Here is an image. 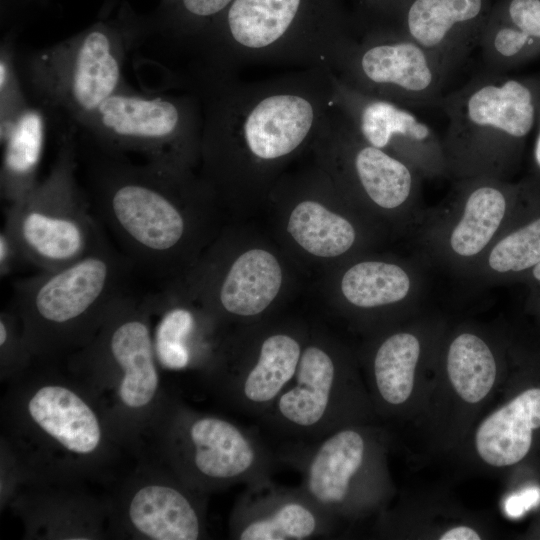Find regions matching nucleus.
<instances>
[{
	"label": "nucleus",
	"mask_w": 540,
	"mask_h": 540,
	"mask_svg": "<svg viewBox=\"0 0 540 540\" xmlns=\"http://www.w3.org/2000/svg\"><path fill=\"white\" fill-rule=\"evenodd\" d=\"M540 262V218L512 232L492 249L490 267L497 272L522 271Z\"/></svg>",
	"instance_id": "2f4dec72"
},
{
	"label": "nucleus",
	"mask_w": 540,
	"mask_h": 540,
	"mask_svg": "<svg viewBox=\"0 0 540 540\" xmlns=\"http://www.w3.org/2000/svg\"><path fill=\"white\" fill-rule=\"evenodd\" d=\"M158 426L171 472L204 494L271 480L280 463L256 431L219 415L170 403Z\"/></svg>",
	"instance_id": "1a4fd4ad"
},
{
	"label": "nucleus",
	"mask_w": 540,
	"mask_h": 540,
	"mask_svg": "<svg viewBox=\"0 0 540 540\" xmlns=\"http://www.w3.org/2000/svg\"><path fill=\"white\" fill-rule=\"evenodd\" d=\"M171 472V471H170ZM204 493L173 472L136 481L126 492L121 518L136 538L197 540L207 535Z\"/></svg>",
	"instance_id": "f3484780"
},
{
	"label": "nucleus",
	"mask_w": 540,
	"mask_h": 540,
	"mask_svg": "<svg viewBox=\"0 0 540 540\" xmlns=\"http://www.w3.org/2000/svg\"><path fill=\"white\" fill-rule=\"evenodd\" d=\"M447 372L460 398L468 403H478L495 383L496 363L491 350L481 338L463 333L449 347Z\"/></svg>",
	"instance_id": "cd10ccee"
},
{
	"label": "nucleus",
	"mask_w": 540,
	"mask_h": 540,
	"mask_svg": "<svg viewBox=\"0 0 540 540\" xmlns=\"http://www.w3.org/2000/svg\"><path fill=\"white\" fill-rule=\"evenodd\" d=\"M333 103L352 122L370 145L382 149L396 147L407 152L439 150L434 130L410 108L374 97L351 87L333 71Z\"/></svg>",
	"instance_id": "6ab92c4d"
},
{
	"label": "nucleus",
	"mask_w": 540,
	"mask_h": 540,
	"mask_svg": "<svg viewBox=\"0 0 540 540\" xmlns=\"http://www.w3.org/2000/svg\"><path fill=\"white\" fill-rule=\"evenodd\" d=\"M147 299L157 320L153 342L159 365L169 370L198 367L202 361L198 317L187 307L171 304L166 293L148 295Z\"/></svg>",
	"instance_id": "393cba45"
},
{
	"label": "nucleus",
	"mask_w": 540,
	"mask_h": 540,
	"mask_svg": "<svg viewBox=\"0 0 540 540\" xmlns=\"http://www.w3.org/2000/svg\"><path fill=\"white\" fill-rule=\"evenodd\" d=\"M47 114L31 102L21 111L10 131L1 139V198L14 203L39 183L38 173L43 157Z\"/></svg>",
	"instance_id": "4be33fe9"
},
{
	"label": "nucleus",
	"mask_w": 540,
	"mask_h": 540,
	"mask_svg": "<svg viewBox=\"0 0 540 540\" xmlns=\"http://www.w3.org/2000/svg\"><path fill=\"white\" fill-rule=\"evenodd\" d=\"M282 270L277 259L262 249L241 254L230 266L218 290L223 311L238 317L262 313L277 296Z\"/></svg>",
	"instance_id": "b1692460"
},
{
	"label": "nucleus",
	"mask_w": 540,
	"mask_h": 540,
	"mask_svg": "<svg viewBox=\"0 0 540 540\" xmlns=\"http://www.w3.org/2000/svg\"><path fill=\"white\" fill-rule=\"evenodd\" d=\"M535 128L537 129L535 145H534V159L537 166L540 168V102L537 112V120Z\"/></svg>",
	"instance_id": "58836bf2"
},
{
	"label": "nucleus",
	"mask_w": 540,
	"mask_h": 540,
	"mask_svg": "<svg viewBox=\"0 0 540 540\" xmlns=\"http://www.w3.org/2000/svg\"><path fill=\"white\" fill-rule=\"evenodd\" d=\"M203 112L199 97L145 94L126 83L76 127L95 148L135 153L144 161L188 169L201 152Z\"/></svg>",
	"instance_id": "6e6552de"
},
{
	"label": "nucleus",
	"mask_w": 540,
	"mask_h": 540,
	"mask_svg": "<svg viewBox=\"0 0 540 540\" xmlns=\"http://www.w3.org/2000/svg\"><path fill=\"white\" fill-rule=\"evenodd\" d=\"M491 14L540 42V0H504Z\"/></svg>",
	"instance_id": "f704fd0d"
},
{
	"label": "nucleus",
	"mask_w": 540,
	"mask_h": 540,
	"mask_svg": "<svg viewBox=\"0 0 540 540\" xmlns=\"http://www.w3.org/2000/svg\"><path fill=\"white\" fill-rule=\"evenodd\" d=\"M375 12L396 16L406 0H363Z\"/></svg>",
	"instance_id": "e433bc0d"
},
{
	"label": "nucleus",
	"mask_w": 540,
	"mask_h": 540,
	"mask_svg": "<svg viewBox=\"0 0 540 540\" xmlns=\"http://www.w3.org/2000/svg\"><path fill=\"white\" fill-rule=\"evenodd\" d=\"M147 296H122L94 337L71 354L74 371L87 382L112 432L132 435L156 413L163 416L160 375Z\"/></svg>",
	"instance_id": "423d86ee"
},
{
	"label": "nucleus",
	"mask_w": 540,
	"mask_h": 540,
	"mask_svg": "<svg viewBox=\"0 0 540 540\" xmlns=\"http://www.w3.org/2000/svg\"><path fill=\"white\" fill-rule=\"evenodd\" d=\"M410 281L397 265L384 262H361L344 274L341 289L353 305L372 308L402 300L408 293Z\"/></svg>",
	"instance_id": "c756f323"
},
{
	"label": "nucleus",
	"mask_w": 540,
	"mask_h": 540,
	"mask_svg": "<svg viewBox=\"0 0 540 540\" xmlns=\"http://www.w3.org/2000/svg\"><path fill=\"white\" fill-rule=\"evenodd\" d=\"M188 91L201 101V153L216 178L240 154L271 163L314 139L333 104V70L311 66L253 82L234 76Z\"/></svg>",
	"instance_id": "f257e3e1"
},
{
	"label": "nucleus",
	"mask_w": 540,
	"mask_h": 540,
	"mask_svg": "<svg viewBox=\"0 0 540 540\" xmlns=\"http://www.w3.org/2000/svg\"><path fill=\"white\" fill-rule=\"evenodd\" d=\"M145 38V15L123 3L115 17L101 19L56 44L17 55L29 101L69 127L92 114L124 84L125 61Z\"/></svg>",
	"instance_id": "39448f33"
},
{
	"label": "nucleus",
	"mask_w": 540,
	"mask_h": 540,
	"mask_svg": "<svg viewBox=\"0 0 540 540\" xmlns=\"http://www.w3.org/2000/svg\"><path fill=\"white\" fill-rule=\"evenodd\" d=\"M132 261L106 236L86 255L14 282V307L34 358L73 354L125 294Z\"/></svg>",
	"instance_id": "20e7f679"
},
{
	"label": "nucleus",
	"mask_w": 540,
	"mask_h": 540,
	"mask_svg": "<svg viewBox=\"0 0 540 540\" xmlns=\"http://www.w3.org/2000/svg\"><path fill=\"white\" fill-rule=\"evenodd\" d=\"M506 198L492 185H481L468 196L463 217L451 235V247L459 255L473 256L490 241L504 217Z\"/></svg>",
	"instance_id": "c85d7f7f"
},
{
	"label": "nucleus",
	"mask_w": 540,
	"mask_h": 540,
	"mask_svg": "<svg viewBox=\"0 0 540 540\" xmlns=\"http://www.w3.org/2000/svg\"><path fill=\"white\" fill-rule=\"evenodd\" d=\"M351 392L345 373L326 347L306 346L296 372L259 423L282 443H309L342 428Z\"/></svg>",
	"instance_id": "ddd939ff"
},
{
	"label": "nucleus",
	"mask_w": 540,
	"mask_h": 540,
	"mask_svg": "<svg viewBox=\"0 0 540 540\" xmlns=\"http://www.w3.org/2000/svg\"><path fill=\"white\" fill-rule=\"evenodd\" d=\"M354 38L340 0H235L183 74L205 82L253 64L333 69Z\"/></svg>",
	"instance_id": "f03ea898"
},
{
	"label": "nucleus",
	"mask_w": 540,
	"mask_h": 540,
	"mask_svg": "<svg viewBox=\"0 0 540 540\" xmlns=\"http://www.w3.org/2000/svg\"><path fill=\"white\" fill-rule=\"evenodd\" d=\"M539 102L540 76L486 70L443 96L447 146L460 155L511 152L535 129Z\"/></svg>",
	"instance_id": "9d476101"
},
{
	"label": "nucleus",
	"mask_w": 540,
	"mask_h": 540,
	"mask_svg": "<svg viewBox=\"0 0 540 540\" xmlns=\"http://www.w3.org/2000/svg\"><path fill=\"white\" fill-rule=\"evenodd\" d=\"M14 415L19 442L47 467L93 464L108 444L111 428L88 392L51 376L24 389Z\"/></svg>",
	"instance_id": "9b49d317"
},
{
	"label": "nucleus",
	"mask_w": 540,
	"mask_h": 540,
	"mask_svg": "<svg viewBox=\"0 0 540 540\" xmlns=\"http://www.w3.org/2000/svg\"><path fill=\"white\" fill-rule=\"evenodd\" d=\"M478 47L488 71L505 73L540 56V42L490 13Z\"/></svg>",
	"instance_id": "7c9ffc66"
},
{
	"label": "nucleus",
	"mask_w": 540,
	"mask_h": 540,
	"mask_svg": "<svg viewBox=\"0 0 540 540\" xmlns=\"http://www.w3.org/2000/svg\"><path fill=\"white\" fill-rule=\"evenodd\" d=\"M76 130L60 137L48 174L22 199L8 204L4 226L39 271L67 265L91 251L104 237L88 193L78 180Z\"/></svg>",
	"instance_id": "0eeeda50"
},
{
	"label": "nucleus",
	"mask_w": 540,
	"mask_h": 540,
	"mask_svg": "<svg viewBox=\"0 0 540 540\" xmlns=\"http://www.w3.org/2000/svg\"><path fill=\"white\" fill-rule=\"evenodd\" d=\"M34 358L24 334L21 321L12 310L0 314V366L1 375L8 376L24 370Z\"/></svg>",
	"instance_id": "72a5a7b5"
},
{
	"label": "nucleus",
	"mask_w": 540,
	"mask_h": 540,
	"mask_svg": "<svg viewBox=\"0 0 540 540\" xmlns=\"http://www.w3.org/2000/svg\"><path fill=\"white\" fill-rule=\"evenodd\" d=\"M540 428V388H530L486 417L475 434L480 458L493 467L511 466L529 452Z\"/></svg>",
	"instance_id": "412c9836"
},
{
	"label": "nucleus",
	"mask_w": 540,
	"mask_h": 540,
	"mask_svg": "<svg viewBox=\"0 0 540 540\" xmlns=\"http://www.w3.org/2000/svg\"><path fill=\"white\" fill-rule=\"evenodd\" d=\"M323 126L350 156L357 182L375 204L393 209L408 199L413 176L405 162L367 143L334 104L328 110Z\"/></svg>",
	"instance_id": "aec40b11"
},
{
	"label": "nucleus",
	"mask_w": 540,
	"mask_h": 540,
	"mask_svg": "<svg viewBox=\"0 0 540 540\" xmlns=\"http://www.w3.org/2000/svg\"><path fill=\"white\" fill-rule=\"evenodd\" d=\"M533 275L536 280L540 281V262L534 266Z\"/></svg>",
	"instance_id": "ea45409f"
},
{
	"label": "nucleus",
	"mask_w": 540,
	"mask_h": 540,
	"mask_svg": "<svg viewBox=\"0 0 540 540\" xmlns=\"http://www.w3.org/2000/svg\"><path fill=\"white\" fill-rule=\"evenodd\" d=\"M302 345L285 332L268 334L255 355L240 363H218L208 370L209 386L228 406L259 419L292 380Z\"/></svg>",
	"instance_id": "dca6fc26"
},
{
	"label": "nucleus",
	"mask_w": 540,
	"mask_h": 540,
	"mask_svg": "<svg viewBox=\"0 0 540 540\" xmlns=\"http://www.w3.org/2000/svg\"><path fill=\"white\" fill-rule=\"evenodd\" d=\"M280 463L301 475V488L336 519L350 512L355 491L368 467V438L351 425L309 443H282Z\"/></svg>",
	"instance_id": "4468645a"
},
{
	"label": "nucleus",
	"mask_w": 540,
	"mask_h": 540,
	"mask_svg": "<svg viewBox=\"0 0 540 540\" xmlns=\"http://www.w3.org/2000/svg\"><path fill=\"white\" fill-rule=\"evenodd\" d=\"M235 0H161L146 18V42L156 37L189 64L205 37ZM188 64V65H189Z\"/></svg>",
	"instance_id": "5701e85b"
},
{
	"label": "nucleus",
	"mask_w": 540,
	"mask_h": 540,
	"mask_svg": "<svg viewBox=\"0 0 540 540\" xmlns=\"http://www.w3.org/2000/svg\"><path fill=\"white\" fill-rule=\"evenodd\" d=\"M420 343L410 333H396L379 346L373 360L375 390L381 401L400 406L412 394Z\"/></svg>",
	"instance_id": "bb28decb"
},
{
	"label": "nucleus",
	"mask_w": 540,
	"mask_h": 540,
	"mask_svg": "<svg viewBox=\"0 0 540 540\" xmlns=\"http://www.w3.org/2000/svg\"><path fill=\"white\" fill-rule=\"evenodd\" d=\"M332 70L360 92L410 109L439 107L450 74L435 54L386 26L354 38Z\"/></svg>",
	"instance_id": "f8f14e48"
},
{
	"label": "nucleus",
	"mask_w": 540,
	"mask_h": 540,
	"mask_svg": "<svg viewBox=\"0 0 540 540\" xmlns=\"http://www.w3.org/2000/svg\"><path fill=\"white\" fill-rule=\"evenodd\" d=\"M287 230L302 248L320 257L341 255L355 240L350 222L313 200H304L293 209Z\"/></svg>",
	"instance_id": "a878e982"
},
{
	"label": "nucleus",
	"mask_w": 540,
	"mask_h": 540,
	"mask_svg": "<svg viewBox=\"0 0 540 540\" xmlns=\"http://www.w3.org/2000/svg\"><path fill=\"white\" fill-rule=\"evenodd\" d=\"M29 103L19 75L11 33L2 42L0 52V138L7 135Z\"/></svg>",
	"instance_id": "473e14b6"
},
{
	"label": "nucleus",
	"mask_w": 540,
	"mask_h": 540,
	"mask_svg": "<svg viewBox=\"0 0 540 540\" xmlns=\"http://www.w3.org/2000/svg\"><path fill=\"white\" fill-rule=\"evenodd\" d=\"M89 148L86 191L95 215L134 266L155 275L169 270L189 233L188 169Z\"/></svg>",
	"instance_id": "7ed1b4c3"
},
{
	"label": "nucleus",
	"mask_w": 540,
	"mask_h": 540,
	"mask_svg": "<svg viewBox=\"0 0 540 540\" xmlns=\"http://www.w3.org/2000/svg\"><path fill=\"white\" fill-rule=\"evenodd\" d=\"M230 517L229 535L237 540H304L327 538L336 518L302 488L267 480L245 486Z\"/></svg>",
	"instance_id": "2eb2a0df"
},
{
	"label": "nucleus",
	"mask_w": 540,
	"mask_h": 540,
	"mask_svg": "<svg viewBox=\"0 0 540 540\" xmlns=\"http://www.w3.org/2000/svg\"><path fill=\"white\" fill-rule=\"evenodd\" d=\"M479 534L467 526H457L447 530L440 536V540H479Z\"/></svg>",
	"instance_id": "4c0bfd02"
},
{
	"label": "nucleus",
	"mask_w": 540,
	"mask_h": 540,
	"mask_svg": "<svg viewBox=\"0 0 540 540\" xmlns=\"http://www.w3.org/2000/svg\"><path fill=\"white\" fill-rule=\"evenodd\" d=\"M28 261L13 235L5 226L0 231V275H12ZM29 265V264H28Z\"/></svg>",
	"instance_id": "c9c22d12"
},
{
	"label": "nucleus",
	"mask_w": 540,
	"mask_h": 540,
	"mask_svg": "<svg viewBox=\"0 0 540 540\" xmlns=\"http://www.w3.org/2000/svg\"><path fill=\"white\" fill-rule=\"evenodd\" d=\"M490 13L488 0H406L396 15L397 29L451 73L478 47Z\"/></svg>",
	"instance_id": "a211bd4d"
}]
</instances>
